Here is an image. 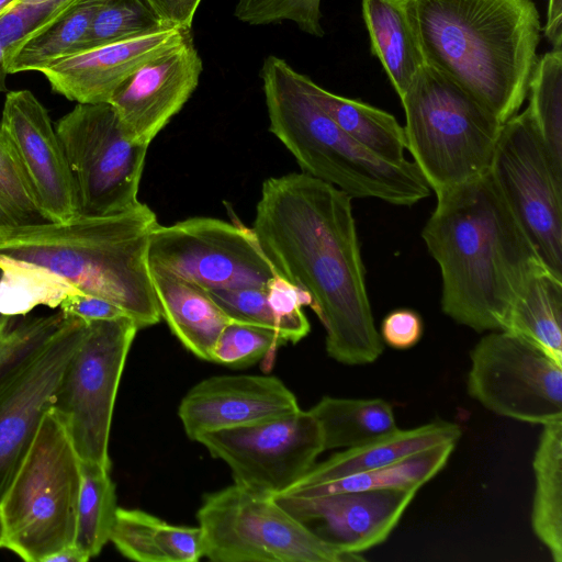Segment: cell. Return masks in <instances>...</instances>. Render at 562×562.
I'll use <instances>...</instances> for the list:
<instances>
[{"label": "cell", "instance_id": "277c9868", "mask_svg": "<svg viewBox=\"0 0 562 562\" xmlns=\"http://www.w3.org/2000/svg\"><path fill=\"white\" fill-rule=\"evenodd\" d=\"M157 225L154 211L140 202L109 216L2 228L0 257L47 269L79 291L114 303L142 329L161 318L148 263Z\"/></svg>", "mask_w": 562, "mask_h": 562}, {"label": "cell", "instance_id": "e0dca14e", "mask_svg": "<svg viewBox=\"0 0 562 562\" xmlns=\"http://www.w3.org/2000/svg\"><path fill=\"white\" fill-rule=\"evenodd\" d=\"M419 487L341 492L315 497L274 496L319 539L359 555L383 543Z\"/></svg>", "mask_w": 562, "mask_h": 562}, {"label": "cell", "instance_id": "4316f807", "mask_svg": "<svg viewBox=\"0 0 562 562\" xmlns=\"http://www.w3.org/2000/svg\"><path fill=\"white\" fill-rule=\"evenodd\" d=\"M300 79L311 98L353 140L391 164L407 160L404 127L392 114L362 101L331 93L303 74Z\"/></svg>", "mask_w": 562, "mask_h": 562}, {"label": "cell", "instance_id": "f546056e", "mask_svg": "<svg viewBox=\"0 0 562 562\" xmlns=\"http://www.w3.org/2000/svg\"><path fill=\"white\" fill-rule=\"evenodd\" d=\"M321 425L324 448H353L398 429L392 405L382 398L324 396L308 409Z\"/></svg>", "mask_w": 562, "mask_h": 562}, {"label": "cell", "instance_id": "d4e9b609", "mask_svg": "<svg viewBox=\"0 0 562 562\" xmlns=\"http://www.w3.org/2000/svg\"><path fill=\"white\" fill-rule=\"evenodd\" d=\"M110 541L138 562H196L203 557L199 526L171 525L139 509L117 507Z\"/></svg>", "mask_w": 562, "mask_h": 562}, {"label": "cell", "instance_id": "ab89813d", "mask_svg": "<svg viewBox=\"0 0 562 562\" xmlns=\"http://www.w3.org/2000/svg\"><path fill=\"white\" fill-rule=\"evenodd\" d=\"M423 329V321L417 312L409 308H398L383 318L380 337L389 347L405 350L420 340Z\"/></svg>", "mask_w": 562, "mask_h": 562}, {"label": "cell", "instance_id": "4dcf8cb0", "mask_svg": "<svg viewBox=\"0 0 562 562\" xmlns=\"http://www.w3.org/2000/svg\"><path fill=\"white\" fill-rule=\"evenodd\" d=\"M456 445V442L439 445L386 467L347 475L281 496L315 497L341 492L420 488L445 468Z\"/></svg>", "mask_w": 562, "mask_h": 562}, {"label": "cell", "instance_id": "52a82bcc", "mask_svg": "<svg viewBox=\"0 0 562 562\" xmlns=\"http://www.w3.org/2000/svg\"><path fill=\"white\" fill-rule=\"evenodd\" d=\"M80 485L81 459L52 407L0 504L4 548L27 562H47L74 544Z\"/></svg>", "mask_w": 562, "mask_h": 562}, {"label": "cell", "instance_id": "bcb514c9", "mask_svg": "<svg viewBox=\"0 0 562 562\" xmlns=\"http://www.w3.org/2000/svg\"><path fill=\"white\" fill-rule=\"evenodd\" d=\"M19 0H0V16L11 10Z\"/></svg>", "mask_w": 562, "mask_h": 562}, {"label": "cell", "instance_id": "f35d334b", "mask_svg": "<svg viewBox=\"0 0 562 562\" xmlns=\"http://www.w3.org/2000/svg\"><path fill=\"white\" fill-rule=\"evenodd\" d=\"M322 0H237L234 15L250 25L291 21L303 32L322 37Z\"/></svg>", "mask_w": 562, "mask_h": 562}, {"label": "cell", "instance_id": "9a60e30c", "mask_svg": "<svg viewBox=\"0 0 562 562\" xmlns=\"http://www.w3.org/2000/svg\"><path fill=\"white\" fill-rule=\"evenodd\" d=\"M87 322L67 316L49 340L0 382V504L45 413L55 406Z\"/></svg>", "mask_w": 562, "mask_h": 562}, {"label": "cell", "instance_id": "7c38bea8", "mask_svg": "<svg viewBox=\"0 0 562 562\" xmlns=\"http://www.w3.org/2000/svg\"><path fill=\"white\" fill-rule=\"evenodd\" d=\"M148 263L205 290L265 286L278 274L252 228L204 216L158 224Z\"/></svg>", "mask_w": 562, "mask_h": 562}, {"label": "cell", "instance_id": "5bb4252c", "mask_svg": "<svg viewBox=\"0 0 562 562\" xmlns=\"http://www.w3.org/2000/svg\"><path fill=\"white\" fill-rule=\"evenodd\" d=\"M195 441L229 467L235 484L271 496L284 493L325 451L319 423L301 408L256 424L205 432Z\"/></svg>", "mask_w": 562, "mask_h": 562}, {"label": "cell", "instance_id": "4fadbf2b", "mask_svg": "<svg viewBox=\"0 0 562 562\" xmlns=\"http://www.w3.org/2000/svg\"><path fill=\"white\" fill-rule=\"evenodd\" d=\"M490 171L546 267L562 279V179L528 106L503 124Z\"/></svg>", "mask_w": 562, "mask_h": 562}, {"label": "cell", "instance_id": "d6a6232c", "mask_svg": "<svg viewBox=\"0 0 562 562\" xmlns=\"http://www.w3.org/2000/svg\"><path fill=\"white\" fill-rule=\"evenodd\" d=\"M0 313L24 316L38 305L59 306L69 294L81 292L63 278L36 265L0 257Z\"/></svg>", "mask_w": 562, "mask_h": 562}, {"label": "cell", "instance_id": "e575fe53", "mask_svg": "<svg viewBox=\"0 0 562 562\" xmlns=\"http://www.w3.org/2000/svg\"><path fill=\"white\" fill-rule=\"evenodd\" d=\"M162 27L144 0H108L94 15L79 52L151 33Z\"/></svg>", "mask_w": 562, "mask_h": 562}, {"label": "cell", "instance_id": "2e32d148", "mask_svg": "<svg viewBox=\"0 0 562 562\" xmlns=\"http://www.w3.org/2000/svg\"><path fill=\"white\" fill-rule=\"evenodd\" d=\"M0 128L50 223L79 216L77 188L49 114L30 90L5 95Z\"/></svg>", "mask_w": 562, "mask_h": 562}, {"label": "cell", "instance_id": "3957f363", "mask_svg": "<svg viewBox=\"0 0 562 562\" xmlns=\"http://www.w3.org/2000/svg\"><path fill=\"white\" fill-rule=\"evenodd\" d=\"M426 64L504 124L528 95L541 20L533 0H404Z\"/></svg>", "mask_w": 562, "mask_h": 562}, {"label": "cell", "instance_id": "c3c4849f", "mask_svg": "<svg viewBox=\"0 0 562 562\" xmlns=\"http://www.w3.org/2000/svg\"><path fill=\"white\" fill-rule=\"evenodd\" d=\"M55 1H63V0H19L18 3L43 4V3L55 2Z\"/></svg>", "mask_w": 562, "mask_h": 562}, {"label": "cell", "instance_id": "ee69618b", "mask_svg": "<svg viewBox=\"0 0 562 562\" xmlns=\"http://www.w3.org/2000/svg\"><path fill=\"white\" fill-rule=\"evenodd\" d=\"M88 560L75 544H70L50 557L47 562H86Z\"/></svg>", "mask_w": 562, "mask_h": 562}, {"label": "cell", "instance_id": "ba28073f", "mask_svg": "<svg viewBox=\"0 0 562 562\" xmlns=\"http://www.w3.org/2000/svg\"><path fill=\"white\" fill-rule=\"evenodd\" d=\"M203 557L215 562H352L283 508L274 496L233 484L205 495L198 514Z\"/></svg>", "mask_w": 562, "mask_h": 562}, {"label": "cell", "instance_id": "d590c367", "mask_svg": "<svg viewBox=\"0 0 562 562\" xmlns=\"http://www.w3.org/2000/svg\"><path fill=\"white\" fill-rule=\"evenodd\" d=\"M50 223L0 128V229Z\"/></svg>", "mask_w": 562, "mask_h": 562}, {"label": "cell", "instance_id": "603a6c76", "mask_svg": "<svg viewBox=\"0 0 562 562\" xmlns=\"http://www.w3.org/2000/svg\"><path fill=\"white\" fill-rule=\"evenodd\" d=\"M206 291L231 319L269 328L286 344H296L311 330L302 308L312 307L311 296L280 274L265 286Z\"/></svg>", "mask_w": 562, "mask_h": 562}, {"label": "cell", "instance_id": "1f68e13d", "mask_svg": "<svg viewBox=\"0 0 562 562\" xmlns=\"http://www.w3.org/2000/svg\"><path fill=\"white\" fill-rule=\"evenodd\" d=\"M115 485L110 469L81 460L74 544L90 560L110 541L116 513Z\"/></svg>", "mask_w": 562, "mask_h": 562}, {"label": "cell", "instance_id": "681fc988", "mask_svg": "<svg viewBox=\"0 0 562 562\" xmlns=\"http://www.w3.org/2000/svg\"><path fill=\"white\" fill-rule=\"evenodd\" d=\"M4 547V531H3V524L2 518L0 515V548Z\"/></svg>", "mask_w": 562, "mask_h": 562}, {"label": "cell", "instance_id": "83f0119b", "mask_svg": "<svg viewBox=\"0 0 562 562\" xmlns=\"http://www.w3.org/2000/svg\"><path fill=\"white\" fill-rule=\"evenodd\" d=\"M531 528L554 562H562V418L543 425L532 459Z\"/></svg>", "mask_w": 562, "mask_h": 562}, {"label": "cell", "instance_id": "b9f144b4", "mask_svg": "<svg viewBox=\"0 0 562 562\" xmlns=\"http://www.w3.org/2000/svg\"><path fill=\"white\" fill-rule=\"evenodd\" d=\"M202 0H144L164 27L190 31Z\"/></svg>", "mask_w": 562, "mask_h": 562}, {"label": "cell", "instance_id": "9c48e42d", "mask_svg": "<svg viewBox=\"0 0 562 562\" xmlns=\"http://www.w3.org/2000/svg\"><path fill=\"white\" fill-rule=\"evenodd\" d=\"M78 194L79 216L136 207L149 145L132 140L108 102L77 103L55 124Z\"/></svg>", "mask_w": 562, "mask_h": 562}, {"label": "cell", "instance_id": "30bf717a", "mask_svg": "<svg viewBox=\"0 0 562 562\" xmlns=\"http://www.w3.org/2000/svg\"><path fill=\"white\" fill-rule=\"evenodd\" d=\"M137 330L128 316L87 322L54 406L64 418L80 459L108 469L115 398Z\"/></svg>", "mask_w": 562, "mask_h": 562}, {"label": "cell", "instance_id": "44dd1931", "mask_svg": "<svg viewBox=\"0 0 562 562\" xmlns=\"http://www.w3.org/2000/svg\"><path fill=\"white\" fill-rule=\"evenodd\" d=\"M458 424L436 420L411 429H397L371 442L345 449L314 464L300 480L280 495L324 484L347 475L371 471L403 460L426 449L458 442Z\"/></svg>", "mask_w": 562, "mask_h": 562}, {"label": "cell", "instance_id": "ffe728a7", "mask_svg": "<svg viewBox=\"0 0 562 562\" xmlns=\"http://www.w3.org/2000/svg\"><path fill=\"white\" fill-rule=\"evenodd\" d=\"M190 31L162 27L151 33L82 50L40 72L52 89L77 103L109 102L143 65L182 42Z\"/></svg>", "mask_w": 562, "mask_h": 562}, {"label": "cell", "instance_id": "8992f818", "mask_svg": "<svg viewBox=\"0 0 562 562\" xmlns=\"http://www.w3.org/2000/svg\"><path fill=\"white\" fill-rule=\"evenodd\" d=\"M401 99L406 149L436 194L490 170L503 124L425 63Z\"/></svg>", "mask_w": 562, "mask_h": 562}, {"label": "cell", "instance_id": "7402d4cb", "mask_svg": "<svg viewBox=\"0 0 562 562\" xmlns=\"http://www.w3.org/2000/svg\"><path fill=\"white\" fill-rule=\"evenodd\" d=\"M149 268L160 316L190 352L211 361L213 347L232 319L205 289L161 268Z\"/></svg>", "mask_w": 562, "mask_h": 562}, {"label": "cell", "instance_id": "5b68a950", "mask_svg": "<svg viewBox=\"0 0 562 562\" xmlns=\"http://www.w3.org/2000/svg\"><path fill=\"white\" fill-rule=\"evenodd\" d=\"M301 74L284 59L268 56L260 78L269 131L297 165L351 198H373L412 206L430 194L415 162L385 161L348 136L303 88Z\"/></svg>", "mask_w": 562, "mask_h": 562}, {"label": "cell", "instance_id": "7a4b0ae2", "mask_svg": "<svg viewBox=\"0 0 562 562\" xmlns=\"http://www.w3.org/2000/svg\"><path fill=\"white\" fill-rule=\"evenodd\" d=\"M436 196L422 237L440 268L441 310L475 331L502 330L528 279L548 268L490 170Z\"/></svg>", "mask_w": 562, "mask_h": 562}, {"label": "cell", "instance_id": "7dc6e473", "mask_svg": "<svg viewBox=\"0 0 562 562\" xmlns=\"http://www.w3.org/2000/svg\"><path fill=\"white\" fill-rule=\"evenodd\" d=\"M1 277V271H0ZM16 316H8L0 313V331L9 327L14 321Z\"/></svg>", "mask_w": 562, "mask_h": 562}, {"label": "cell", "instance_id": "cb8c5ba5", "mask_svg": "<svg viewBox=\"0 0 562 562\" xmlns=\"http://www.w3.org/2000/svg\"><path fill=\"white\" fill-rule=\"evenodd\" d=\"M108 0H66L5 53L9 74L41 71L78 53L92 20Z\"/></svg>", "mask_w": 562, "mask_h": 562}, {"label": "cell", "instance_id": "484cf974", "mask_svg": "<svg viewBox=\"0 0 562 562\" xmlns=\"http://www.w3.org/2000/svg\"><path fill=\"white\" fill-rule=\"evenodd\" d=\"M371 53L381 61L400 98L425 65L404 0H361Z\"/></svg>", "mask_w": 562, "mask_h": 562}, {"label": "cell", "instance_id": "836d02e7", "mask_svg": "<svg viewBox=\"0 0 562 562\" xmlns=\"http://www.w3.org/2000/svg\"><path fill=\"white\" fill-rule=\"evenodd\" d=\"M528 94V109L553 170L562 179V48L538 58Z\"/></svg>", "mask_w": 562, "mask_h": 562}, {"label": "cell", "instance_id": "8fae6325", "mask_svg": "<svg viewBox=\"0 0 562 562\" xmlns=\"http://www.w3.org/2000/svg\"><path fill=\"white\" fill-rule=\"evenodd\" d=\"M470 362L468 393L490 412L542 426L562 418V362L535 342L492 330Z\"/></svg>", "mask_w": 562, "mask_h": 562}, {"label": "cell", "instance_id": "74e56055", "mask_svg": "<svg viewBox=\"0 0 562 562\" xmlns=\"http://www.w3.org/2000/svg\"><path fill=\"white\" fill-rule=\"evenodd\" d=\"M67 316L60 311L56 314L15 321L0 331V382L14 372L64 324Z\"/></svg>", "mask_w": 562, "mask_h": 562}, {"label": "cell", "instance_id": "d6986e66", "mask_svg": "<svg viewBox=\"0 0 562 562\" xmlns=\"http://www.w3.org/2000/svg\"><path fill=\"white\" fill-rule=\"evenodd\" d=\"M300 409L295 395L276 376L216 375L183 396L178 415L189 439L256 424Z\"/></svg>", "mask_w": 562, "mask_h": 562}, {"label": "cell", "instance_id": "8d00e7d4", "mask_svg": "<svg viewBox=\"0 0 562 562\" xmlns=\"http://www.w3.org/2000/svg\"><path fill=\"white\" fill-rule=\"evenodd\" d=\"M285 344L269 328L232 319L220 334L211 361L228 367H247L274 353Z\"/></svg>", "mask_w": 562, "mask_h": 562}, {"label": "cell", "instance_id": "f1b7e54d", "mask_svg": "<svg viewBox=\"0 0 562 562\" xmlns=\"http://www.w3.org/2000/svg\"><path fill=\"white\" fill-rule=\"evenodd\" d=\"M502 330L535 342L562 362V279L548 269L531 276Z\"/></svg>", "mask_w": 562, "mask_h": 562}, {"label": "cell", "instance_id": "ac0fdd59", "mask_svg": "<svg viewBox=\"0 0 562 562\" xmlns=\"http://www.w3.org/2000/svg\"><path fill=\"white\" fill-rule=\"evenodd\" d=\"M203 70L191 33L134 72L111 97L126 135L149 145L196 89Z\"/></svg>", "mask_w": 562, "mask_h": 562}, {"label": "cell", "instance_id": "7bdbcfd3", "mask_svg": "<svg viewBox=\"0 0 562 562\" xmlns=\"http://www.w3.org/2000/svg\"><path fill=\"white\" fill-rule=\"evenodd\" d=\"M543 32L553 48H562V0H549Z\"/></svg>", "mask_w": 562, "mask_h": 562}, {"label": "cell", "instance_id": "f6af8a7d", "mask_svg": "<svg viewBox=\"0 0 562 562\" xmlns=\"http://www.w3.org/2000/svg\"><path fill=\"white\" fill-rule=\"evenodd\" d=\"M8 75L9 72L5 67V53L0 46V92L7 91L5 79Z\"/></svg>", "mask_w": 562, "mask_h": 562}, {"label": "cell", "instance_id": "60d3db41", "mask_svg": "<svg viewBox=\"0 0 562 562\" xmlns=\"http://www.w3.org/2000/svg\"><path fill=\"white\" fill-rule=\"evenodd\" d=\"M59 307L66 316L78 317L86 322L114 319L127 316L126 313L114 303L83 292L67 295L59 304Z\"/></svg>", "mask_w": 562, "mask_h": 562}, {"label": "cell", "instance_id": "6da1fadb", "mask_svg": "<svg viewBox=\"0 0 562 562\" xmlns=\"http://www.w3.org/2000/svg\"><path fill=\"white\" fill-rule=\"evenodd\" d=\"M351 196L305 172L261 186L251 227L278 274L304 290L335 361L369 364L383 352L366 284Z\"/></svg>", "mask_w": 562, "mask_h": 562}]
</instances>
